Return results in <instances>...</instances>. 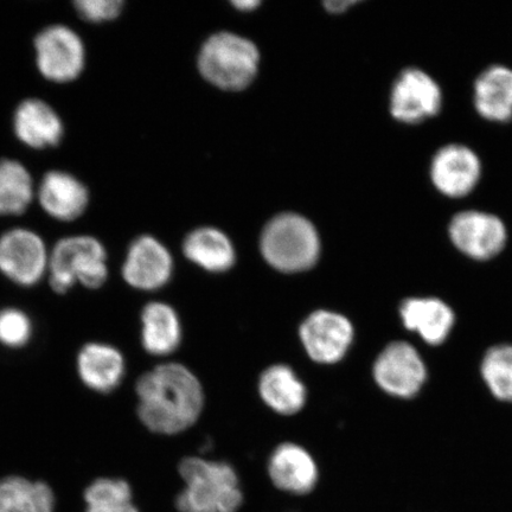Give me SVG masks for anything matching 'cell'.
I'll return each mask as SVG.
<instances>
[{
  "label": "cell",
  "mask_w": 512,
  "mask_h": 512,
  "mask_svg": "<svg viewBox=\"0 0 512 512\" xmlns=\"http://www.w3.org/2000/svg\"><path fill=\"white\" fill-rule=\"evenodd\" d=\"M172 268L168 249L153 236L143 235L128 247L121 275L134 290L150 292L169 283Z\"/></svg>",
  "instance_id": "12"
},
{
  "label": "cell",
  "mask_w": 512,
  "mask_h": 512,
  "mask_svg": "<svg viewBox=\"0 0 512 512\" xmlns=\"http://www.w3.org/2000/svg\"><path fill=\"white\" fill-rule=\"evenodd\" d=\"M126 370L123 352L110 343L88 342L76 356V373L83 386L94 393H113L123 383Z\"/></svg>",
  "instance_id": "16"
},
{
  "label": "cell",
  "mask_w": 512,
  "mask_h": 512,
  "mask_svg": "<svg viewBox=\"0 0 512 512\" xmlns=\"http://www.w3.org/2000/svg\"><path fill=\"white\" fill-rule=\"evenodd\" d=\"M183 251L197 266L213 273H222L235 264L232 242L220 230L200 228L184 241Z\"/></svg>",
  "instance_id": "23"
},
{
  "label": "cell",
  "mask_w": 512,
  "mask_h": 512,
  "mask_svg": "<svg viewBox=\"0 0 512 512\" xmlns=\"http://www.w3.org/2000/svg\"><path fill=\"white\" fill-rule=\"evenodd\" d=\"M85 512H140L133 489L123 478L100 477L83 492Z\"/></svg>",
  "instance_id": "25"
},
{
  "label": "cell",
  "mask_w": 512,
  "mask_h": 512,
  "mask_svg": "<svg viewBox=\"0 0 512 512\" xmlns=\"http://www.w3.org/2000/svg\"><path fill=\"white\" fill-rule=\"evenodd\" d=\"M403 328L419 335L431 347H440L450 338L457 323L456 312L438 297H408L399 306Z\"/></svg>",
  "instance_id": "14"
},
{
  "label": "cell",
  "mask_w": 512,
  "mask_h": 512,
  "mask_svg": "<svg viewBox=\"0 0 512 512\" xmlns=\"http://www.w3.org/2000/svg\"><path fill=\"white\" fill-rule=\"evenodd\" d=\"M34 49L37 68L48 81L72 82L86 67L85 43L78 32L67 25H50L38 32Z\"/></svg>",
  "instance_id": "7"
},
{
  "label": "cell",
  "mask_w": 512,
  "mask_h": 512,
  "mask_svg": "<svg viewBox=\"0 0 512 512\" xmlns=\"http://www.w3.org/2000/svg\"><path fill=\"white\" fill-rule=\"evenodd\" d=\"M259 393L266 405L281 415H293L305 406L306 388L294 371L283 364L268 368L259 381Z\"/></svg>",
  "instance_id": "22"
},
{
  "label": "cell",
  "mask_w": 512,
  "mask_h": 512,
  "mask_svg": "<svg viewBox=\"0 0 512 512\" xmlns=\"http://www.w3.org/2000/svg\"><path fill=\"white\" fill-rule=\"evenodd\" d=\"M56 495L42 480L21 475L0 479V512H55Z\"/></svg>",
  "instance_id": "21"
},
{
  "label": "cell",
  "mask_w": 512,
  "mask_h": 512,
  "mask_svg": "<svg viewBox=\"0 0 512 512\" xmlns=\"http://www.w3.org/2000/svg\"><path fill=\"white\" fill-rule=\"evenodd\" d=\"M259 60L254 43L230 32H220L204 44L198 66L204 78L216 87L241 91L254 80Z\"/></svg>",
  "instance_id": "5"
},
{
  "label": "cell",
  "mask_w": 512,
  "mask_h": 512,
  "mask_svg": "<svg viewBox=\"0 0 512 512\" xmlns=\"http://www.w3.org/2000/svg\"><path fill=\"white\" fill-rule=\"evenodd\" d=\"M373 376L384 393L395 399L412 400L425 388L428 368L415 345L394 341L376 357Z\"/></svg>",
  "instance_id": "6"
},
{
  "label": "cell",
  "mask_w": 512,
  "mask_h": 512,
  "mask_svg": "<svg viewBox=\"0 0 512 512\" xmlns=\"http://www.w3.org/2000/svg\"><path fill=\"white\" fill-rule=\"evenodd\" d=\"M14 131L19 142L35 150L60 144L64 127L60 115L41 99L21 102L14 113Z\"/></svg>",
  "instance_id": "18"
},
{
  "label": "cell",
  "mask_w": 512,
  "mask_h": 512,
  "mask_svg": "<svg viewBox=\"0 0 512 512\" xmlns=\"http://www.w3.org/2000/svg\"><path fill=\"white\" fill-rule=\"evenodd\" d=\"M233 5L236 9H239L241 11H251L255 8H258L260 5L259 2H254V0H243V2H233Z\"/></svg>",
  "instance_id": "30"
},
{
  "label": "cell",
  "mask_w": 512,
  "mask_h": 512,
  "mask_svg": "<svg viewBox=\"0 0 512 512\" xmlns=\"http://www.w3.org/2000/svg\"><path fill=\"white\" fill-rule=\"evenodd\" d=\"M475 106L486 120L505 123L512 118V69L491 66L475 83Z\"/></svg>",
  "instance_id": "19"
},
{
  "label": "cell",
  "mask_w": 512,
  "mask_h": 512,
  "mask_svg": "<svg viewBox=\"0 0 512 512\" xmlns=\"http://www.w3.org/2000/svg\"><path fill=\"white\" fill-rule=\"evenodd\" d=\"M299 335L313 361L334 364L348 354L355 330L347 317L322 310L313 312L304 320Z\"/></svg>",
  "instance_id": "11"
},
{
  "label": "cell",
  "mask_w": 512,
  "mask_h": 512,
  "mask_svg": "<svg viewBox=\"0 0 512 512\" xmlns=\"http://www.w3.org/2000/svg\"><path fill=\"white\" fill-rule=\"evenodd\" d=\"M50 251L34 230L14 228L0 236V274L10 283L34 287L47 277Z\"/></svg>",
  "instance_id": "8"
},
{
  "label": "cell",
  "mask_w": 512,
  "mask_h": 512,
  "mask_svg": "<svg viewBox=\"0 0 512 512\" xmlns=\"http://www.w3.org/2000/svg\"><path fill=\"white\" fill-rule=\"evenodd\" d=\"M34 334V322L28 312L15 306L0 309V345L2 347L10 350L28 347Z\"/></svg>",
  "instance_id": "27"
},
{
  "label": "cell",
  "mask_w": 512,
  "mask_h": 512,
  "mask_svg": "<svg viewBox=\"0 0 512 512\" xmlns=\"http://www.w3.org/2000/svg\"><path fill=\"white\" fill-rule=\"evenodd\" d=\"M357 4V2H326L324 3L325 9L332 12V14H341L348 10L350 6Z\"/></svg>",
  "instance_id": "29"
},
{
  "label": "cell",
  "mask_w": 512,
  "mask_h": 512,
  "mask_svg": "<svg viewBox=\"0 0 512 512\" xmlns=\"http://www.w3.org/2000/svg\"><path fill=\"white\" fill-rule=\"evenodd\" d=\"M136 394L139 420L158 434L188 430L200 418L204 405L200 381L178 363L160 364L140 376Z\"/></svg>",
  "instance_id": "1"
},
{
  "label": "cell",
  "mask_w": 512,
  "mask_h": 512,
  "mask_svg": "<svg viewBox=\"0 0 512 512\" xmlns=\"http://www.w3.org/2000/svg\"><path fill=\"white\" fill-rule=\"evenodd\" d=\"M482 175V163L477 153L465 145L451 144L435 153L431 164V179L441 194L460 198L476 188Z\"/></svg>",
  "instance_id": "13"
},
{
  "label": "cell",
  "mask_w": 512,
  "mask_h": 512,
  "mask_svg": "<svg viewBox=\"0 0 512 512\" xmlns=\"http://www.w3.org/2000/svg\"><path fill=\"white\" fill-rule=\"evenodd\" d=\"M443 106V93L431 75L418 68L403 70L390 95V112L405 124L434 117Z\"/></svg>",
  "instance_id": "10"
},
{
  "label": "cell",
  "mask_w": 512,
  "mask_h": 512,
  "mask_svg": "<svg viewBox=\"0 0 512 512\" xmlns=\"http://www.w3.org/2000/svg\"><path fill=\"white\" fill-rule=\"evenodd\" d=\"M35 196L34 179L18 160L0 159V216L25 213Z\"/></svg>",
  "instance_id": "24"
},
{
  "label": "cell",
  "mask_w": 512,
  "mask_h": 512,
  "mask_svg": "<svg viewBox=\"0 0 512 512\" xmlns=\"http://www.w3.org/2000/svg\"><path fill=\"white\" fill-rule=\"evenodd\" d=\"M73 4L78 14L92 23L114 21L125 6L123 0H76Z\"/></svg>",
  "instance_id": "28"
},
{
  "label": "cell",
  "mask_w": 512,
  "mask_h": 512,
  "mask_svg": "<svg viewBox=\"0 0 512 512\" xmlns=\"http://www.w3.org/2000/svg\"><path fill=\"white\" fill-rule=\"evenodd\" d=\"M291 512H297V511H291Z\"/></svg>",
  "instance_id": "31"
},
{
  "label": "cell",
  "mask_w": 512,
  "mask_h": 512,
  "mask_svg": "<svg viewBox=\"0 0 512 512\" xmlns=\"http://www.w3.org/2000/svg\"><path fill=\"white\" fill-rule=\"evenodd\" d=\"M38 202L53 219L72 222L86 213L91 196L85 183L66 171L53 170L42 178Z\"/></svg>",
  "instance_id": "17"
},
{
  "label": "cell",
  "mask_w": 512,
  "mask_h": 512,
  "mask_svg": "<svg viewBox=\"0 0 512 512\" xmlns=\"http://www.w3.org/2000/svg\"><path fill=\"white\" fill-rule=\"evenodd\" d=\"M178 471L184 486L175 499L177 512H239L243 507L245 494L232 465L189 457Z\"/></svg>",
  "instance_id": "2"
},
{
  "label": "cell",
  "mask_w": 512,
  "mask_h": 512,
  "mask_svg": "<svg viewBox=\"0 0 512 512\" xmlns=\"http://www.w3.org/2000/svg\"><path fill=\"white\" fill-rule=\"evenodd\" d=\"M267 472L274 488L291 496L310 495L319 482L315 459L305 448L296 444H283L275 448L268 460Z\"/></svg>",
  "instance_id": "15"
},
{
  "label": "cell",
  "mask_w": 512,
  "mask_h": 512,
  "mask_svg": "<svg viewBox=\"0 0 512 512\" xmlns=\"http://www.w3.org/2000/svg\"><path fill=\"white\" fill-rule=\"evenodd\" d=\"M260 246L268 264L284 273L310 270L320 254L316 228L305 217L296 214H283L268 223Z\"/></svg>",
  "instance_id": "4"
},
{
  "label": "cell",
  "mask_w": 512,
  "mask_h": 512,
  "mask_svg": "<svg viewBox=\"0 0 512 512\" xmlns=\"http://www.w3.org/2000/svg\"><path fill=\"white\" fill-rule=\"evenodd\" d=\"M48 283L56 294H67L76 285L96 291L110 278L104 243L91 235L67 236L50 249Z\"/></svg>",
  "instance_id": "3"
},
{
  "label": "cell",
  "mask_w": 512,
  "mask_h": 512,
  "mask_svg": "<svg viewBox=\"0 0 512 512\" xmlns=\"http://www.w3.org/2000/svg\"><path fill=\"white\" fill-rule=\"evenodd\" d=\"M479 373L492 398L512 403V343L495 344L486 350Z\"/></svg>",
  "instance_id": "26"
},
{
  "label": "cell",
  "mask_w": 512,
  "mask_h": 512,
  "mask_svg": "<svg viewBox=\"0 0 512 512\" xmlns=\"http://www.w3.org/2000/svg\"><path fill=\"white\" fill-rule=\"evenodd\" d=\"M453 246L467 258L489 261L507 246V227L499 217L484 211L467 210L453 217L448 226Z\"/></svg>",
  "instance_id": "9"
},
{
  "label": "cell",
  "mask_w": 512,
  "mask_h": 512,
  "mask_svg": "<svg viewBox=\"0 0 512 512\" xmlns=\"http://www.w3.org/2000/svg\"><path fill=\"white\" fill-rule=\"evenodd\" d=\"M140 320L142 344L147 354L166 356L177 350L182 341V328L170 305L151 302L144 307Z\"/></svg>",
  "instance_id": "20"
}]
</instances>
